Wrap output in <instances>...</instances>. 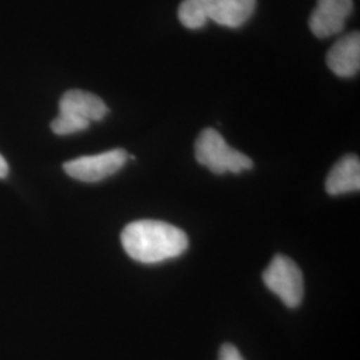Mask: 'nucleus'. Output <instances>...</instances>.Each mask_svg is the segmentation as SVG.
Segmentation results:
<instances>
[{
	"mask_svg": "<svg viewBox=\"0 0 360 360\" xmlns=\"http://www.w3.org/2000/svg\"><path fill=\"white\" fill-rule=\"evenodd\" d=\"M124 251L144 264L178 257L188 248L186 232L160 220H138L124 227L120 235Z\"/></svg>",
	"mask_w": 360,
	"mask_h": 360,
	"instance_id": "nucleus-1",
	"label": "nucleus"
},
{
	"mask_svg": "<svg viewBox=\"0 0 360 360\" xmlns=\"http://www.w3.org/2000/svg\"><path fill=\"white\" fill-rule=\"evenodd\" d=\"M195 158L199 165L217 175L240 174L254 167L252 159L230 147L217 129H203L195 142Z\"/></svg>",
	"mask_w": 360,
	"mask_h": 360,
	"instance_id": "nucleus-2",
	"label": "nucleus"
},
{
	"mask_svg": "<svg viewBox=\"0 0 360 360\" xmlns=\"http://www.w3.org/2000/svg\"><path fill=\"white\" fill-rule=\"evenodd\" d=\"M266 287L279 296L288 309H296L303 300V274L294 260L284 255H276L263 272Z\"/></svg>",
	"mask_w": 360,
	"mask_h": 360,
	"instance_id": "nucleus-3",
	"label": "nucleus"
},
{
	"mask_svg": "<svg viewBox=\"0 0 360 360\" xmlns=\"http://www.w3.org/2000/svg\"><path fill=\"white\" fill-rule=\"evenodd\" d=\"M129 154L123 148H115L102 154L82 156L65 163V174L74 179L95 183L116 174L127 163Z\"/></svg>",
	"mask_w": 360,
	"mask_h": 360,
	"instance_id": "nucleus-4",
	"label": "nucleus"
},
{
	"mask_svg": "<svg viewBox=\"0 0 360 360\" xmlns=\"http://www.w3.org/2000/svg\"><path fill=\"white\" fill-rule=\"evenodd\" d=\"M352 13V0H318L309 16V30L318 39L331 38L345 30Z\"/></svg>",
	"mask_w": 360,
	"mask_h": 360,
	"instance_id": "nucleus-5",
	"label": "nucleus"
},
{
	"mask_svg": "<svg viewBox=\"0 0 360 360\" xmlns=\"http://www.w3.org/2000/svg\"><path fill=\"white\" fill-rule=\"evenodd\" d=\"M208 20L229 28L245 25L257 10V0H200Z\"/></svg>",
	"mask_w": 360,
	"mask_h": 360,
	"instance_id": "nucleus-6",
	"label": "nucleus"
},
{
	"mask_svg": "<svg viewBox=\"0 0 360 360\" xmlns=\"http://www.w3.org/2000/svg\"><path fill=\"white\" fill-rule=\"evenodd\" d=\"M59 114L75 117L77 120L86 122H99L108 114V107L103 101L83 90H70L63 94L59 102Z\"/></svg>",
	"mask_w": 360,
	"mask_h": 360,
	"instance_id": "nucleus-7",
	"label": "nucleus"
},
{
	"mask_svg": "<svg viewBox=\"0 0 360 360\" xmlns=\"http://www.w3.org/2000/svg\"><path fill=\"white\" fill-rule=\"evenodd\" d=\"M326 62L336 77H355L360 68L359 32L354 31L339 39L327 52Z\"/></svg>",
	"mask_w": 360,
	"mask_h": 360,
	"instance_id": "nucleus-8",
	"label": "nucleus"
},
{
	"mask_svg": "<svg viewBox=\"0 0 360 360\" xmlns=\"http://www.w3.org/2000/svg\"><path fill=\"white\" fill-rule=\"evenodd\" d=\"M359 190V158L355 155H346L331 168L326 180V191L328 195L336 196Z\"/></svg>",
	"mask_w": 360,
	"mask_h": 360,
	"instance_id": "nucleus-9",
	"label": "nucleus"
},
{
	"mask_svg": "<svg viewBox=\"0 0 360 360\" xmlns=\"http://www.w3.org/2000/svg\"><path fill=\"white\" fill-rule=\"evenodd\" d=\"M179 22L188 30H200L208 22L206 10L200 0H183L178 8Z\"/></svg>",
	"mask_w": 360,
	"mask_h": 360,
	"instance_id": "nucleus-10",
	"label": "nucleus"
},
{
	"mask_svg": "<svg viewBox=\"0 0 360 360\" xmlns=\"http://www.w3.org/2000/svg\"><path fill=\"white\" fill-rule=\"evenodd\" d=\"M89 127H90L89 123L77 120L71 116L63 115V114L56 116L51 123L52 132L56 135H71V134L84 131Z\"/></svg>",
	"mask_w": 360,
	"mask_h": 360,
	"instance_id": "nucleus-11",
	"label": "nucleus"
},
{
	"mask_svg": "<svg viewBox=\"0 0 360 360\" xmlns=\"http://www.w3.org/2000/svg\"><path fill=\"white\" fill-rule=\"evenodd\" d=\"M219 360H245L242 358L238 348L230 343L223 345L219 351Z\"/></svg>",
	"mask_w": 360,
	"mask_h": 360,
	"instance_id": "nucleus-12",
	"label": "nucleus"
},
{
	"mask_svg": "<svg viewBox=\"0 0 360 360\" xmlns=\"http://www.w3.org/2000/svg\"><path fill=\"white\" fill-rule=\"evenodd\" d=\"M8 171H10V168H8L6 159L0 155V179L6 178L8 175Z\"/></svg>",
	"mask_w": 360,
	"mask_h": 360,
	"instance_id": "nucleus-13",
	"label": "nucleus"
}]
</instances>
